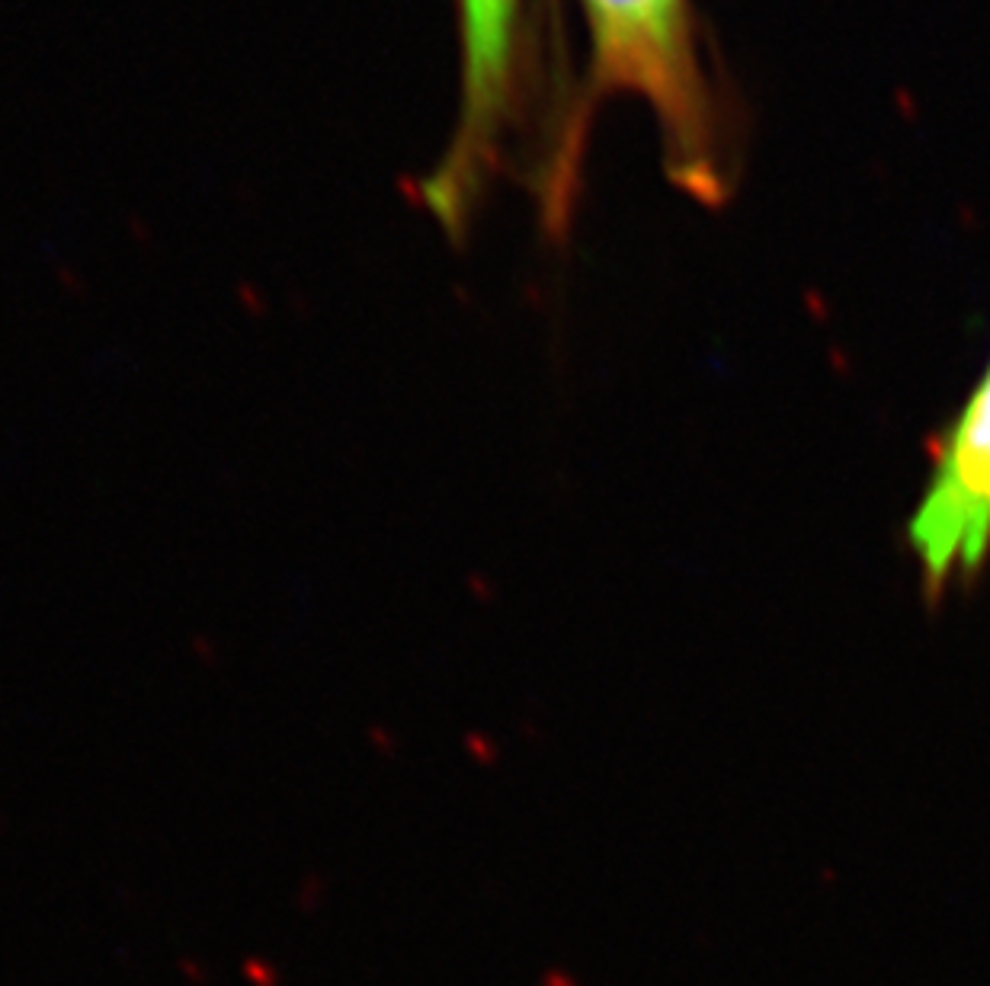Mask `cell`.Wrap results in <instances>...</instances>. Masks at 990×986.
<instances>
[{"label":"cell","instance_id":"6da1fadb","mask_svg":"<svg viewBox=\"0 0 990 986\" xmlns=\"http://www.w3.org/2000/svg\"><path fill=\"white\" fill-rule=\"evenodd\" d=\"M590 29L593 84L632 93L657 119L664 170L705 205L731 193L721 109L705 77L689 0H580Z\"/></svg>","mask_w":990,"mask_h":986},{"label":"cell","instance_id":"7a4b0ae2","mask_svg":"<svg viewBox=\"0 0 990 986\" xmlns=\"http://www.w3.org/2000/svg\"><path fill=\"white\" fill-rule=\"evenodd\" d=\"M455 7L462 36L459 129L427 183V205L449 231H462L510 119L520 0H455Z\"/></svg>","mask_w":990,"mask_h":986},{"label":"cell","instance_id":"3957f363","mask_svg":"<svg viewBox=\"0 0 990 986\" xmlns=\"http://www.w3.org/2000/svg\"><path fill=\"white\" fill-rule=\"evenodd\" d=\"M926 596L968 580L990 554V362L946 429L917 513L907 522Z\"/></svg>","mask_w":990,"mask_h":986}]
</instances>
